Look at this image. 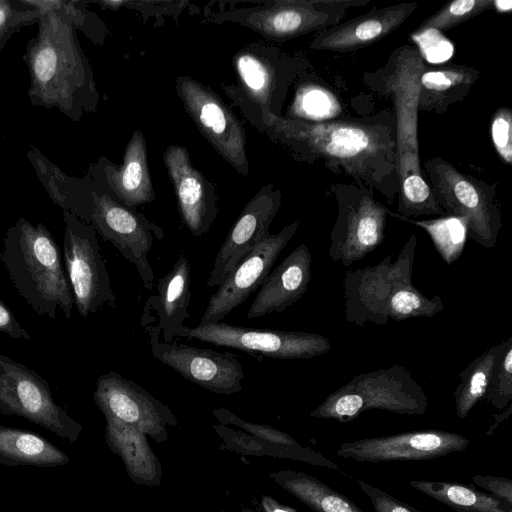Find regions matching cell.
<instances>
[{
	"instance_id": "obj_1",
	"label": "cell",
	"mask_w": 512,
	"mask_h": 512,
	"mask_svg": "<svg viewBox=\"0 0 512 512\" xmlns=\"http://www.w3.org/2000/svg\"><path fill=\"white\" fill-rule=\"evenodd\" d=\"M266 124L269 134L297 160L321 163L334 174L371 187L388 201L399 195L393 112L384 110L372 117L322 122L270 114Z\"/></svg>"
},
{
	"instance_id": "obj_2",
	"label": "cell",
	"mask_w": 512,
	"mask_h": 512,
	"mask_svg": "<svg viewBox=\"0 0 512 512\" xmlns=\"http://www.w3.org/2000/svg\"><path fill=\"white\" fill-rule=\"evenodd\" d=\"M426 65L415 46L404 44L391 52L381 68L362 75L363 83L379 96L389 98L394 107L400 181L397 213L404 218L446 216L431 194L419 157L418 95Z\"/></svg>"
},
{
	"instance_id": "obj_3",
	"label": "cell",
	"mask_w": 512,
	"mask_h": 512,
	"mask_svg": "<svg viewBox=\"0 0 512 512\" xmlns=\"http://www.w3.org/2000/svg\"><path fill=\"white\" fill-rule=\"evenodd\" d=\"M39 12L37 34L23 55L30 80L28 97L33 106L55 108L79 121L98 104L92 70L76 30L52 12Z\"/></svg>"
},
{
	"instance_id": "obj_4",
	"label": "cell",
	"mask_w": 512,
	"mask_h": 512,
	"mask_svg": "<svg viewBox=\"0 0 512 512\" xmlns=\"http://www.w3.org/2000/svg\"><path fill=\"white\" fill-rule=\"evenodd\" d=\"M0 261L17 293L36 314L56 319L60 310L71 318L74 300L59 246L43 223L17 219L6 230Z\"/></svg>"
},
{
	"instance_id": "obj_5",
	"label": "cell",
	"mask_w": 512,
	"mask_h": 512,
	"mask_svg": "<svg viewBox=\"0 0 512 512\" xmlns=\"http://www.w3.org/2000/svg\"><path fill=\"white\" fill-rule=\"evenodd\" d=\"M428 397L421 385L403 365L393 364L352 377L326 396L311 417L349 422L361 413L379 409L403 415H422Z\"/></svg>"
},
{
	"instance_id": "obj_6",
	"label": "cell",
	"mask_w": 512,
	"mask_h": 512,
	"mask_svg": "<svg viewBox=\"0 0 512 512\" xmlns=\"http://www.w3.org/2000/svg\"><path fill=\"white\" fill-rule=\"evenodd\" d=\"M424 178L437 205L446 216L466 219L468 237L484 248L497 244L502 212L497 183H487L441 157L424 161Z\"/></svg>"
},
{
	"instance_id": "obj_7",
	"label": "cell",
	"mask_w": 512,
	"mask_h": 512,
	"mask_svg": "<svg viewBox=\"0 0 512 512\" xmlns=\"http://www.w3.org/2000/svg\"><path fill=\"white\" fill-rule=\"evenodd\" d=\"M328 190L337 204L328 255L334 262L349 267L383 243L392 211L375 198L371 187L354 182L335 183Z\"/></svg>"
},
{
	"instance_id": "obj_8",
	"label": "cell",
	"mask_w": 512,
	"mask_h": 512,
	"mask_svg": "<svg viewBox=\"0 0 512 512\" xmlns=\"http://www.w3.org/2000/svg\"><path fill=\"white\" fill-rule=\"evenodd\" d=\"M417 247L416 235H411L398 257L390 254L379 263L357 270H346L343 279V312L347 322L364 326L368 322L385 325L387 312L398 291L412 283L413 264Z\"/></svg>"
},
{
	"instance_id": "obj_9",
	"label": "cell",
	"mask_w": 512,
	"mask_h": 512,
	"mask_svg": "<svg viewBox=\"0 0 512 512\" xmlns=\"http://www.w3.org/2000/svg\"><path fill=\"white\" fill-rule=\"evenodd\" d=\"M63 220L65 271L78 313L88 317L106 305L115 309L116 296L96 230L68 211H63Z\"/></svg>"
},
{
	"instance_id": "obj_10",
	"label": "cell",
	"mask_w": 512,
	"mask_h": 512,
	"mask_svg": "<svg viewBox=\"0 0 512 512\" xmlns=\"http://www.w3.org/2000/svg\"><path fill=\"white\" fill-rule=\"evenodd\" d=\"M178 338L197 339L218 347L243 351L261 361L276 359H310L331 350L329 339L321 334L304 331L257 329L231 325L222 321L184 329Z\"/></svg>"
},
{
	"instance_id": "obj_11",
	"label": "cell",
	"mask_w": 512,
	"mask_h": 512,
	"mask_svg": "<svg viewBox=\"0 0 512 512\" xmlns=\"http://www.w3.org/2000/svg\"><path fill=\"white\" fill-rule=\"evenodd\" d=\"M0 412L37 424L70 442L82 426L53 399L48 382L24 364L0 354Z\"/></svg>"
},
{
	"instance_id": "obj_12",
	"label": "cell",
	"mask_w": 512,
	"mask_h": 512,
	"mask_svg": "<svg viewBox=\"0 0 512 512\" xmlns=\"http://www.w3.org/2000/svg\"><path fill=\"white\" fill-rule=\"evenodd\" d=\"M369 0H277L238 11L236 20L271 40H288L340 23L347 10Z\"/></svg>"
},
{
	"instance_id": "obj_13",
	"label": "cell",
	"mask_w": 512,
	"mask_h": 512,
	"mask_svg": "<svg viewBox=\"0 0 512 512\" xmlns=\"http://www.w3.org/2000/svg\"><path fill=\"white\" fill-rule=\"evenodd\" d=\"M149 336L154 358L172 368L186 380L222 395L240 392L244 379L242 364L232 352L193 347L176 340L161 341V331L149 320L141 321Z\"/></svg>"
},
{
	"instance_id": "obj_14",
	"label": "cell",
	"mask_w": 512,
	"mask_h": 512,
	"mask_svg": "<svg viewBox=\"0 0 512 512\" xmlns=\"http://www.w3.org/2000/svg\"><path fill=\"white\" fill-rule=\"evenodd\" d=\"M176 89L201 134L226 162L246 175V135L241 121L214 91L191 77H178Z\"/></svg>"
},
{
	"instance_id": "obj_15",
	"label": "cell",
	"mask_w": 512,
	"mask_h": 512,
	"mask_svg": "<svg viewBox=\"0 0 512 512\" xmlns=\"http://www.w3.org/2000/svg\"><path fill=\"white\" fill-rule=\"evenodd\" d=\"M92 196L90 224L105 241L110 242L136 267L143 286L151 290L155 276L148 254L157 227L142 213L125 206L98 185Z\"/></svg>"
},
{
	"instance_id": "obj_16",
	"label": "cell",
	"mask_w": 512,
	"mask_h": 512,
	"mask_svg": "<svg viewBox=\"0 0 512 512\" xmlns=\"http://www.w3.org/2000/svg\"><path fill=\"white\" fill-rule=\"evenodd\" d=\"M300 221H294L276 234H268L227 275L207 303L199 325L222 321L242 304L267 278L280 253L294 237Z\"/></svg>"
},
{
	"instance_id": "obj_17",
	"label": "cell",
	"mask_w": 512,
	"mask_h": 512,
	"mask_svg": "<svg viewBox=\"0 0 512 512\" xmlns=\"http://www.w3.org/2000/svg\"><path fill=\"white\" fill-rule=\"evenodd\" d=\"M93 400L105 418H115L132 425L157 443L167 440L168 426L177 425L166 404L115 371L98 377Z\"/></svg>"
},
{
	"instance_id": "obj_18",
	"label": "cell",
	"mask_w": 512,
	"mask_h": 512,
	"mask_svg": "<svg viewBox=\"0 0 512 512\" xmlns=\"http://www.w3.org/2000/svg\"><path fill=\"white\" fill-rule=\"evenodd\" d=\"M470 440L462 434L439 430H415L388 436L346 441L336 455L357 462L381 463L431 460L466 450Z\"/></svg>"
},
{
	"instance_id": "obj_19",
	"label": "cell",
	"mask_w": 512,
	"mask_h": 512,
	"mask_svg": "<svg viewBox=\"0 0 512 512\" xmlns=\"http://www.w3.org/2000/svg\"><path fill=\"white\" fill-rule=\"evenodd\" d=\"M281 191L272 184L261 188L247 203L220 247L206 282L219 286L239 261L269 233L281 205Z\"/></svg>"
},
{
	"instance_id": "obj_20",
	"label": "cell",
	"mask_w": 512,
	"mask_h": 512,
	"mask_svg": "<svg viewBox=\"0 0 512 512\" xmlns=\"http://www.w3.org/2000/svg\"><path fill=\"white\" fill-rule=\"evenodd\" d=\"M403 2L370 11L320 31L310 43L314 50L337 53L356 51L376 43L400 27L418 8Z\"/></svg>"
},
{
	"instance_id": "obj_21",
	"label": "cell",
	"mask_w": 512,
	"mask_h": 512,
	"mask_svg": "<svg viewBox=\"0 0 512 512\" xmlns=\"http://www.w3.org/2000/svg\"><path fill=\"white\" fill-rule=\"evenodd\" d=\"M163 158L174 186L181 220L194 236H201L210 230L217 215L213 188H208L203 175L193 167L186 148L170 145Z\"/></svg>"
},
{
	"instance_id": "obj_22",
	"label": "cell",
	"mask_w": 512,
	"mask_h": 512,
	"mask_svg": "<svg viewBox=\"0 0 512 512\" xmlns=\"http://www.w3.org/2000/svg\"><path fill=\"white\" fill-rule=\"evenodd\" d=\"M235 67L247 96L261 106L264 122L267 116L280 108L286 91L298 74L299 64L292 58L273 51L270 56H260L251 48L235 56Z\"/></svg>"
},
{
	"instance_id": "obj_23",
	"label": "cell",
	"mask_w": 512,
	"mask_h": 512,
	"mask_svg": "<svg viewBox=\"0 0 512 512\" xmlns=\"http://www.w3.org/2000/svg\"><path fill=\"white\" fill-rule=\"evenodd\" d=\"M312 279V255L304 243L298 245L269 273L247 312V318L282 312L306 293Z\"/></svg>"
},
{
	"instance_id": "obj_24",
	"label": "cell",
	"mask_w": 512,
	"mask_h": 512,
	"mask_svg": "<svg viewBox=\"0 0 512 512\" xmlns=\"http://www.w3.org/2000/svg\"><path fill=\"white\" fill-rule=\"evenodd\" d=\"M91 169L100 171L111 193L131 209L150 203L155 198L147 162L146 141L141 130L133 132L121 165L101 159Z\"/></svg>"
},
{
	"instance_id": "obj_25",
	"label": "cell",
	"mask_w": 512,
	"mask_h": 512,
	"mask_svg": "<svg viewBox=\"0 0 512 512\" xmlns=\"http://www.w3.org/2000/svg\"><path fill=\"white\" fill-rule=\"evenodd\" d=\"M156 291V294L148 297L143 312H156V326L161 331L163 341L170 343L177 339L185 327L184 321L190 317L191 266L184 253L178 256L171 270L158 280Z\"/></svg>"
},
{
	"instance_id": "obj_26",
	"label": "cell",
	"mask_w": 512,
	"mask_h": 512,
	"mask_svg": "<svg viewBox=\"0 0 512 512\" xmlns=\"http://www.w3.org/2000/svg\"><path fill=\"white\" fill-rule=\"evenodd\" d=\"M105 419L106 443L122 459L130 479L139 485L158 487L162 482V467L147 435L118 419Z\"/></svg>"
},
{
	"instance_id": "obj_27",
	"label": "cell",
	"mask_w": 512,
	"mask_h": 512,
	"mask_svg": "<svg viewBox=\"0 0 512 512\" xmlns=\"http://www.w3.org/2000/svg\"><path fill=\"white\" fill-rule=\"evenodd\" d=\"M27 157L37 178L52 202L80 220L90 223L93 208V191L97 185L90 176L77 178L65 174L37 148L31 146Z\"/></svg>"
},
{
	"instance_id": "obj_28",
	"label": "cell",
	"mask_w": 512,
	"mask_h": 512,
	"mask_svg": "<svg viewBox=\"0 0 512 512\" xmlns=\"http://www.w3.org/2000/svg\"><path fill=\"white\" fill-rule=\"evenodd\" d=\"M480 77L472 67L450 64L430 68L426 65L420 77L418 111L444 114L448 108L463 101Z\"/></svg>"
},
{
	"instance_id": "obj_29",
	"label": "cell",
	"mask_w": 512,
	"mask_h": 512,
	"mask_svg": "<svg viewBox=\"0 0 512 512\" xmlns=\"http://www.w3.org/2000/svg\"><path fill=\"white\" fill-rule=\"evenodd\" d=\"M269 476L314 512H364L345 495L315 476L289 469L271 472Z\"/></svg>"
},
{
	"instance_id": "obj_30",
	"label": "cell",
	"mask_w": 512,
	"mask_h": 512,
	"mask_svg": "<svg viewBox=\"0 0 512 512\" xmlns=\"http://www.w3.org/2000/svg\"><path fill=\"white\" fill-rule=\"evenodd\" d=\"M213 428L217 435L223 440L227 449L246 456H270L294 461H300L313 466H319L331 470H338L339 467L332 460L322 453L302 446L283 445L272 443L254 437L244 431L234 430L226 425L215 424Z\"/></svg>"
},
{
	"instance_id": "obj_31",
	"label": "cell",
	"mask_w": 512,
	"mask_h": 512,
	"mask_svg": "<svg viewBox=\"0 0 512 512\" xmlns=\"http://www.w3.org/2000/svg\"><path fill=\"white\" fill-rule=\"evenodd\" d=\"M68 461L63 451L44 438L25 430L0 426V463L52 467Z\"/></svg>"
},
{
	"instance_id": "obj_32",
	"label": "cell",
	"mask_w": 512,
	"mask_h": 512,
	"mask_svg": "<svg viewBox=\"0 0 512 512\" xmlns=\"http://www.w3.org/2000/svg\"><path fill=\"white\" fill-rule=\"evenodd\" d=\"M409 485L457 512H512L511 505L471 486L437 480H411Z\"/></svg>"
},
{
	"instance_id": "obj_33",
	"label": "cell",
	"mask_w": 512,
	"mask_h": 512,
	"mask_svg": "<svg viewBox=\"0 0 512 512\" xmlns=\"http://www.w3.org/2000/svg\"><path fill=\"white\" fill-rule=\"evenodd\" d=\"M505 344L506 341H502L490 347L460 372V382L453 392L456 415L460 419H465L475 405L484 399Z\"/></svg>"
},
{
	"instance_id": "obj_34",
	"label": "cell",
	"mask_w": 512,
	"mask_h": 512,
	"mask_svg": "<svg viewBox=\"0 0 512 512\" xmlns=\"http://www.w3.org/2000/svg\"><path fill=\"white\" fill-rule=\"evenodd\" d=\"M391 216L426 231L447 266L453 264L461 256L468 238V224L465 218L440 216L434 219L414 220L404 218L393 211Z\"/></svg>"
},
{
	"instance_id": "obj_35",
	"label": "cell",
	"mask_w": 512,
	"mask_h": 512,
	"mask_svg": "<svg viewBox=\"0 0 512 512\" xmlns=\"http://www.w3.org/2000/svg\"><path fill=\"white\" fill-rule=\"evenodd\" d=\"M342 113V107L330 89L307 81L298 87L287 117L322 122L341 118Z\"/></svg>"
},
{
	"instance_id": "obj_36",
	"label": "cell",
	"mask_w": 512,
	"mask_h": 512,
	"mask_svg": "<svg viewBox=\"0 0 512 512\" xmlns=\"http://www.w3.org/2000/svg\"><path fill=\"white\" fill-rule=\"evenodd\" d=\"M23 5L37 11L52 12L68 22L75 30L79 29L96 43H100L95 15L87 11L80 1L60 0H19Z\"/></svg>"
},
{
	"instance_id": "obj_37",
	"label": "cell",
	"mask_w": 512,
	"mask_h": 512,
	"mask_svg": "<svg viewBox=\"0 0 512 512\" xmlns=\"http://www.w3.org/2000/svg\"><path fill=\"white\" fill-rule=\"evenodd\" d=\"M491 9H495V0H455L445 4L416 29L434 28L443 33Z\"/></svg>"
},
{
	"instance_id": "obj_38",
	"label": "cell",
	"mask_w": 512,
	"mask_h": 512,
	"mask_svg": "<svg viewBox=\"0 0 512 512\" xmlns=\"http://www.w3.org/2000/svg\"><path fill=\"white\" fill-rule=\"evenodd\" d=\"M484 399L497 409L506 408L512 400V337L506 340Z\"/></svg>"
},
{
	"instance_id": "obj_39",
	"label": "cell",
	"mask_w": 512,
	"mask_h": 512,
	"mask_svg": "<svg viewBox=\"0 0 512 512\" xmlns=\"http://www.w3.org/2000/svg\"><path fill=\"white\" fill-rule=\"evenodd\" d=\"M410 38L426 64H443L453 56V43L437 29H415Z\"/></svg>"
},
{
	"instance_id": "obj_40",
	"label": "cell",
	"mask_w": 512,
	"mask_h": 512,
	"mask_svg": "<svg viewBox=\"0 0 512 512\" xmlns=\"http://www.w3.org/2000/svg\"><path fill=\"white\" fill-rule=\"evenodd\" d=\"M40 12L19 0H0V53L13 34L38 22Z\"/></svg>"
},
{
	"instance_id": "obj_41",
	"label": "cell",
	"mask_w": 512,
	"mask_h": 512,
	"mask_svg": "<svg viewBox=\"0 0 512 512\" xmlns=\"http://www.w3.org/2000/svg\"><path fill=\"white\" fill-rule=\"evenodd\" d=\"M212 413L220 424L226 426L234 425L254 437L276 444L291 446L300 444L286 432L269 425L248 422L226 408L213 409Z\"/></svg>"
},
{
	"instance_id": "obj_42",
	"label": "cell",
	"mask_w": 512,
	"mask_h": 512,
	"mask_svg": "<svg viewBox=\"0 0 512 512\" xmlns=\"http://www.w3.org/2000/svg\"><path fill=\"white\" fill-rule=\"evenodd\" d=\"M491 139L501 160L512 164V110L502 106L495 110L490 124Z\"/></svg>"
},
{
	"instance_id": "obj_43",
	"label": "cell",
	"mask_w": 512,
	"mask_h": 512,
	"mask_svg": "<svg viewBox=\"0 0 512 512\" xmlns=\"http://www.w3.org/2000/svg\"><path fill=\"white\" fill-rule=\"evenodd\" d=\"M356 482L369 498L375 512H417L415 508L402 503L379 487L360 479H356Z\"/></svg>"
},
{
	"instance_id": "obj_44",
	"label": "cell",
	"mask_w": 512,
	"mask_h": 512,
	"mask_svg": "<svg viewBox=\"0 0 512 512\" xmlns=\"http://www.w3.org/2000/svg\"><path fill=\"white\" fill-rule=\"evenodd\" d=\"M472 482L485 489L490 495L512 506V481L505 477L476 474Z\"/></svg>"
},
{
	"instance_id": "obj_45",
	"label": "cell",
	"mask_w": 512,
	"mask_h": 512,
	"mask_svg": "<svg viewBox=\"0 0 512 512\" xmlns=\"http://www.w3.org/2000/svg\"><path fill=\"white\" fill-rule=\"evenodd\" d=\"M0 333L12 339H31V335L16 319L11 309L0 298Z\"/></svg>"
},
{
	"instance_id": "obj_46",
	"label": "cell",
	"mask_w": 512,
	"mask_h": 512,
	"mask_svg": "<svg viewBox=\"0 0 512 512\" xmlns=\"http://www.w3.org/2000/svg\"><path fill=\"white\" fill-rule=\"evenodd\" d=\"M261 507L263 512H298L294 508L283 505L267 495L261 497Z\"/></svg>"
},
{
	"instance_id": "obj_47",
	"label": "cell",
	"mask_w": 512,
	"mask_h": 512,
	"mask_svg": "<svg viewBox=\"0 0 512 512\" xmlns=\"http://www.w3.org/2000/svg\"><path fill=\"white\" fill-rule=\"evenodd\" d=\"M512 413V404L510 403L504 410L500 413L492 414V417L494 419L493 424L488 428L486 435L490 436L494 433L496 428L499 426L500 423L507 420L509 416Z\"/></svg>"
},
{
	"instance_id": "obj_48",
	"label": "cell",
	"mask_w": 512,
	"mask_h": 512,
	"mask_svg": "<svg viewBox=\"0 0 512 512\" xmlns=\"http://www.w3.org/2000/svg\"><path fill=\"white\" fill-rule=\"evenodd\" d=\"M512 9V2L509 0H495V10L507 12Z\"/></svg>"
},
{
	"instance_id": "obj_49",
	"label": "cell",
	"mask_w": 512,
	"mask_h": 512,
	"mask_svg": "<svg viewBox=\"0 0 512 512\" xmlns=\"http://www.w3.org/2000/svg\"><path fill=\"white\" fill-rule=\"evenodd\" d=\"M242 512H263V511L259 510V509H251V508H248V507H243L242 508Z\"/></svg>"
},
{
	"instance_id": "obj_50",
	"label": "cell",
	"mask_w": 512,
	"mask_h": 512,
	"mask_svg": "<svg viewBox=\"0 0 512 512\" xmlns=\"http://www.w3.org/2000/svg\"><path fill=\"white\" fill-rule=\"evenodd\" d=\"M417 512H422V511L417 510Z\"/></svg>"
}]
</instances>
